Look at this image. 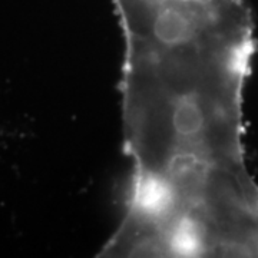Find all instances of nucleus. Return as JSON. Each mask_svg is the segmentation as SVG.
Wrapping results in <instances>:
<instances>
[]
</instances>
